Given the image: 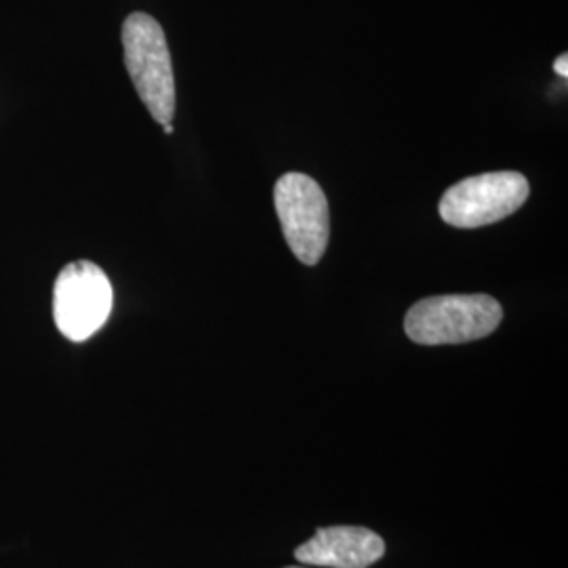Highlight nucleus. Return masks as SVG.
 <instances>
[{
  "mask_svg": "<svg viewBox=\"0 0 568 568\" xmlns=\"http://www.w3.org/2000/svg\"><path fill=\"white\" fill-rule=\"evenodd\" d=\"M501 321L504 307L490 295H438L406 312L405 333L419 345L467 344L495 333Z\"/></svg>",
  "mask_w": 568,
  "mask_h": 568,
  "instance_id": "nucleus-1",
  "label": "nucleus"
},
{
  "mask_svg": "<svg viewBox=\"0 0 568 568\" xmlns=\"http://www.w3.org/2000/svg\"><path fill=\"white\" fill-rule=\"evenodd\" d=\"M124 63L152 119L171 124L175 116V77L163 26L148 13H131L122 23Z\"/></svg>",
  "mask_w": 568,
  "mask_h": 568,
  "instance_id": "nucleus-2",
  "label": "nucleus"
},
{
  "mask_svg": "<svg viewBox=\"0 0 568 568\" xmlns=\"http://www.w3.org/2000/svg\"><path fill=\"white\" fill-rule=\"evenodd\" d=\"M530 185L523 173L495 171L467 178L443 194L440 217L453 227H483L514 215L527 203Z\"/></svg>",
  "mask_w": 568,
  "mask_h": 568,
  "instance_id": "nucleus-3",
  "label": "nucleus"
},
{
  "mask_svg": "<svg viewBox=\"0 0 568 568\" xmlns=\"http://www.w3.org/2000/svg\"><path fill=\"white\" fill-rule=\"evenodd\" d=\"M274 204L288 248L302 264H318L331 232L323 187L304 173H286L274 185Z\"/></svg>",
  "mask_w": 568,
  "mask_h": 568,
  "instance_id": "nucleus-4",
  "label": "nucleus"
},
{
  "mask_svg": "<svg viewBox=\"0 0 568 568\" xmlns=\"http://www.w3.org/2000/svg\"><path fill=\"white\" fill-rule=\"evenodd\" d=\"M114 304L112 284L93 262L65 265L55 281L53 318L70 342H84L102 328Z\"/></svg>",
  "mask_w": 568,
  "mask_h": 568,
  "instance_id": "nucleus-5",
  "label": "nucleus"
},
{
  "mask_svg": "<svg viewBox=\"0 0 568 568\" xmlns=\"http://www.w3.org/2000/svg\"><path fill=\"white\" fill-rule=\"evenodd\" d=\"M386 554V541L371 528H318L312 539L295 549L304 567L368 568Z\"/></svg>",
  "mask_w": 568,
  "mask_h": 568,
  "instance_id": "nucleus-6",
  "label": "nucleus"
},
{
  "mask_svg": "<svg viewBox=\"0 0 568 568\" xmlns=\"http://www.w3.org/2000/svg\"><path fill=\"white\" fill-rule=\"evenodd\" d=\"M554 70L562 77V79H567L568 77V58L567 55H560L558 60L554 61Z\"/></svg>",
  "mask_w": 568,
  "mask_h": 568,
  "instance_id": "nucleus-7",
  "label": "nucleus"
},
{
  "mask_svg": "<svg viewBox=\"0 0 568 568\" xmlns=\"http://www.w3.org/2000/svg\"><path fill=\"white\" fill-rule=\"evenodd\" d=\"M164 133L171 135V133H173V124H164Z\"/></svg>",
  "mask_w": 568,
  "mask_h": 568,
  "instance_id": "nucleus-8",
  "label": "nucleus"
},
{
  "mask_svg": "<svg viewBox=\"0 0 568 568\" xmlns=\"http://www.w3.org/2000/svg\"><path fill=\"white\" fill-rule=\"evenodd\" d=\"M286 568H310V567H304V565H302V567H286Z\"/></svg>",
  "mask_w": 568,
  "mask_h": 568,
  "instance_id": "nucleus-9",
  "label": "nucleus"
}]
</instances>
